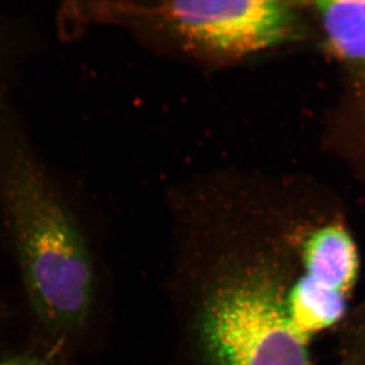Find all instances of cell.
<instances>
[{
	"mask_svg": "<svg viewBox=\"0 0 365 365\" xmlns=\"http://www.w3.org/2000/svg\"><path fill=\"white\" fill-rule=\"evenodd\" d=\"M0 200L34 312L51 333L76 332L93 309L95 273L71 211L23 153H14L2 172Z\"/></svg>",
	"mask_w": 365,
	"mask_h": 365,
	"instance_id": "6da1fadb",
	"label": "cell"
},
{
	"mask_svg": "<svg viewBox=\"0 0 365 365\" xmlns=\"http://www.w3.org/2000/svg\"><path fill=\"white\" fill-rule=\"evenodd\" d=\"M0 365H53L49 359L38 355L24 354L0 360Z\"/></svg>",
	"mask_w": 365,
	"mask_h": 365,
	"instance_id": "8992f818",
	"label": "cell"
},
{
	"mask_svg": "<svg viewBox=\"0 0 365 365\" xmlns=\"http://www.w3.org/2000/svg\"><path fill=\"white\" fill-rule=\"evenodd\" d=\"M209 365H312L292 325L287 295L265 270L245 269L211 289L200 317Z\"/></svg>",
	"mask_w": 365,
	"mask_h": 365,
	"instance_id": "3957f363",
	"label": "cell"
},
{
	"mask_svg": "<svg viewBox=\"0 0 365 365\" xmlns=\"http://www.w3.org/2000/svg\"><path fill=\"white\" fill-rule=\"evenodd\" d=\"M313 4L329 49L352 78L365 118V0Z\"/></svg>",
	"mask_w": 365,
	"mask_h": 365,
	"instance_id": "5b68a950",
	"label": "cell"
},
{
	"mask_svg": "<svg viewBox=\"0 0 365 365\" xmlns=\"http://www.w3.org/2000/svg\"><path fill=\"white\" fill-rule=\"evenodd\" d=\"M304 267L287 295V309L295 330L307 341L344 316L359 269L351 235L336 223L314 230L304 242Z\"/></svg>",
	"mask_w": 365,
	"mask_h": 365,
	"instance_id": "277c9868",
	"label": "cell"
},
{
	"mask_svg": "<svg viewBox=\"0 0 365 365\" xmlns=\"http://www.w3.org/2000/svg\"><path fill=\"white\" fill-rule=\"evenodd\" d=\"M96 16L209 66H227L294 39L297 9L279 0L104 2Z\"/></svg>",
	"mask_w": 365,
	"mask_h": 365,
	"instance_id": "7a4b0ae2",
	"label": "cell"
}]
</instances>
